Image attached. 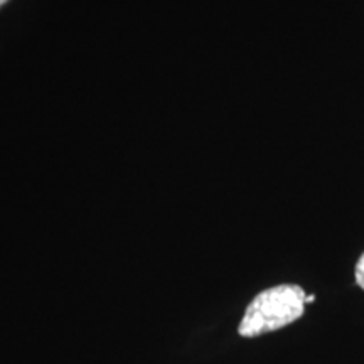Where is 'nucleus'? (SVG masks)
<instances>
[{
    "instance_id": "4",
    "label": "nucleus",
    "mask_w": 364,
    "mask_h": 364,
    "mask_svg": "<svg viewBox=\"0 0 364 364\" xmlns=\"http://www.w3.org/2000/svg\"><path fill=\"white\" fill-rule=\"evenodd\" d=\"M6 2H7V0H0V6H4Z\"/></svg>"
},
{
    "instance_id": "3",
    "label": "nucleus",
    "mask_w": 364,
    "mask_h": 364,
    "mask_svg": "<svg viewBox=\"0 0 364 364\" xmlns=\"http://www.w3.org/2000/svg\"><path fill=\"white\" fill-rule=\"evenodd\" d=\"M314 300H316V295H307L306 304H311V302H314Z\"/></svg>"
},
{
    "instance_id": "2",
    "label": "nucleus",
    "mask_w": 364,
    "mask_h": 364,
    "mask_svg": "<svg viewBox=\"0 0 364 364\" xmlns=\"http://www.w3.org/2000/svg\"><path fill=\"white\" fill-rule=\"evenodd\" d=\"M354 277H356V284L364 290V253L361 255L356 263V270H354Z\"/></svg>"
},
{
    "instance_id": "1",
    "label": "nucleus",
    "mask_w": 364,
    "mask_h": 364,
    "mask_svg": "<svg viewBox=\"0 0 364 364\" xmlns=\"http://www.w3.org/2000/svg\"><path fill=\"white\" fill-rule=\"evenodd\" d=\"M306 297L302 287L284 284L263 290L245 311L238 332L243 338H258L279 331L299 321L306 312Z\"/></svg>"
}]
</instances>
